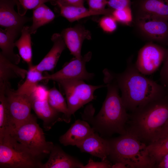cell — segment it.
<instances>
[{"label":"cell","instance_id":"6da1fadb","mask_svg":"<svg viewBox=\"0 0 168 168\" xmlns=\"http://www.w3.org/2000/svg\"><path fill=\"white\" fill-rule=\"evenodd\" d=\"M103 73L107 93L101 109L94 116L95 108L92 104L88 105L82 113V118L89 122L95 132L102 136H110L115 133L125 134L129 114L119 94V90L113 72L105 68Z\"/></svg>","mask_w":168,"mask_h":168},{"label":"cell","instance_id":"7a4b0ae2","mask_svg":"<svg viewBox=\"0 0 168 168\" xmlns=\"http://www.w3.org/2000/svg\"><path fill=\"white\" fill-rule=\"evenodd\" d=\"M127 124H129L127 132L143 142H149V144L166 135L168 133V93L132 112Z\"/></svg>","mask_w":168,"mask_h":168},{"label":"cell","instance_id":"3957f363","mask_svg":"<svg viewBox=\"0 0 168 168\" xmlns=\"http://www.w3.org/2000/svg\"><path fill=\"white\" fill-rule=\"evenodd\" d=\"M113 75L124 105L127 110L131 112L167 93L166 87L145 76L131 61L128 62L123 72H113Z\"/></svg>","mask_w":168,"mask_h":168},{"label":"cell","instance_id":"277c9868","mask_svg":"<svg viewBox=\"0 0 168 168\" xmlns=\"http://www.w3.org/2000/svg\"><path fill=\"white\" fill-rule=\"evenodd\" d=\"M108 140L110 149L108 157L114 163H122L128 168L155 167L149 155L147 145L135 136L127 132Z\"/></svg>","mask_w":168,"mask_h":168},{"label":"cell","instance_id":"5b68a950","mask_svg":"<svg viewBox=\"0 0 168 168\" xmlns=\"http://www.w3.org/2000/svg\"><path fill=\"white\" fill-rule=\"evenodd\" d=\"M41 161L10 135L0 138V168H41Z\"/></svg>","mask_w":168,"mask_h":168},{"label":"cell","instance_id":"8992f818","mask_svg":"<svg viewBox=\"0 0 168 168\" xmlns=\"http://www.w3.org/2000/svg\"><path fill=\"white\" fill-rule=\"evenodd\" d=\"M10 135L40 160L49 155L54 145L47 141L43 129L32 114L27 121L14 128Z\"/></svg>","mask_w":168,"mask_h":168},{"label":"cell","instance_id":"52a82bcc","mask_svg":"<svg viewBox=\"0 0 168 168\" xmlns=\"http://www.w3.org/2000/svg\"><path fill=\"white\" fill-rule=\"evenodd\" d=\"M66 96L68 113L65 122L69 123L71 116L85 104L94 100L95 91L105 85H92L83 80H71L58 82Z\"/></svg>","mask_w":168,"mask_h":168},{"label":"cell","instance_id":"ba28073f","mask_svg":"<svg viewBox=\"0 0 168 168\" xmlns=\"http://www.w3.org/2000/svg\"><path fill=\"white\" fill-rule=\"evenodd\" d=\"M5 83V94L7 108L15 128L32 116L31 110L32 99L30 96L16 94L11 88L9 82Z\"/></svg>","mask_w":168,"mask_h":168},{"label":"cell","instance_id":"9c48e42d","mask_svg":"<svg viewBox=\"0 0 168 168\" xmlns=\"http://www.w3.org/2000/svg\"><path fill=\"white\" fill-rule=\"evenodd\" d=\"M91 57V52H89L80 59L74 57L59 71L51 74L44 76L43 80H52L57 82L71 80H90L95 75L86 70V65Z\"/></svg>","mask_w":168,"mask_h":168},{"label":"cell","instance_id":"30bf717a","mask_svg":"<svg viewBox=\"0 0 168 168\" xmlns=\"http://www.w3.org/2000/svg\"><path fill=\"white\" fill-rule=\"evenodd\" d=\"M167 49L152 43L143 46L138 52L135 65L144 75L151 74L156 72L164 62Z\"/></svg>","mask_w":168,"mask_h":168},{"label":"cell","instance_id":"8fae6325","mask_svg":"<svg viewBox=\"0 0 168 168\" xmlns=\"http://www.w3.org/2000/svg\"><path fill=\"white\" fill-rule=\"evenodd\" d=\"M136 26L147 38L161 43L168 42V21L155 17L136 18Z\"/></svg>","mask_w":168,"mask_h":168},{"label":"cell","instance_id":"7c38bea8","mask_svg":"<svg viewBox=\"0 0 168 168\" xmlns=\"http://www.w3.org/2000/svg\"><path fill=\"white\" fill-rule=\"evenodd\" d=\"M136 18L152 17L168 21V0H135Z\"/></svg>","mask_w":168,"mask_h":168},{"label":"cell","instance_id":"4fadbf2b","mask_svg":"<svg viewBox=\"0 0 168 168\" xmlns=\"http://www.w3.org/2000/svg\"><path fill=\"white\" fill-rule=\"evenodd\" d=\"M61 35L71 54L76 58H81L82 43L85 40L91 39L90 32L79 24L63 29Z\"/></svg>","mask_w":168,"mask_h":168},{"label":"cell","instance_id":"5bb4252c","mask_svg":"<svg viewBox=\"0 0 168 168\" xmlns=\"http://www.w3.org/2000/svg\"><path fill=\"white\" fill-rule=\"evenodd\" d=\"M15 3L12 0H0V26L21 31L25 24L32 18L20 15L14 9Z\"/></svg>","mask_w":168,"mask_h":168},{"label":"cell","instance_id":"9a60e30c","mask_svg":"<svg viewBox=\"0 0 168 168\" xmlns=\"http://www.w3.org/2000/svg\"><path fill=\"white\" fill-rule=\"evenodd\" d=\"M95 132L87 121L77 119L59 137V141L64 146H77Z\"/></svg>","mask_w":168,"mask_h":168},{"label":"cell","instance_id":"2e32d148","mask_svg":"<svg viewBox=\"0 0 168 168\" xmlns=\"http://www.w3.org/2000/svg\"><path fill=\"white\" fill-rule=\"evenodd\" d=\"M51 40L53 43V45L50 50L38 64L33 65L35 69L42 72L44 71H51L54 69L66 47L60 34H53Z\"/></svg>","mask_w":168,"mask_h":168},{"label":"cell","instance_id":"e0dca14e","mask_svg":"<svg viewBox=\"0 0 168 168\" xmlns=\"http://www.w3.org/2000/svg\"><path fill=\"white\" fill-rule=\"evenodd\" d=\"M32 108L43 122V127L45 131L51 129L57 122L63 121V114L53 108L47 100L33 99Z\"/></svg>","mask_w":168,"mask_h":168},{"label":"cell","instance_id":"ac0fdd59","mask_svg":"<svg viewBox=\"0 0 168 168\" xmlns=\"http://www.w3.org/2000/svg\"><path fill=\"white\" fill-rule=\"evenodd\" d=\"M84 165L76 158L65 152L59 146L54 145L48 161L41 168H82Z\"/></svg>","mask_w":168,"mask_h":168},{"label":"cell","instance_id":"d6986e66","mask_svg":"<svg viewBox=\"0 0 168 168\" xmlns=\"http://www.w3.org/2000/svg\"><path fill=\"white\" fill-rule=\"evenodd\" d=\"M81 151L101 158L107 159L110 152L108 139L100 136L95 132L76 146Z\"/></svg>","mask_w":168,"mask_h":168},{"label":"cell","instance_id":"ffe728a7","mask_svg":"<svg viewBox=\"0 0 168 168\" xmlns=\"http://www.w3.org/2000/svg\"><path fill=\"white\" fill-rule=\"evenodd\" d=\"M21 31L13 28L0 29V48L2 54L14 63L17 64L21 58L15 54L14 48L15 40Z\"/></svg>","mask_w":168,"mask_h":168},{"label":"cell","instance_id":"44dd1931","mask_svg":"<svg viewBox=\"0 0 168 168\" xmlns=\"http://www.w3.org/2000/svg\"><path fill=\"white\" fill-rule=\"evenodd\" d=\"M58 7L60 8L61 15L70 22L91 16L111 15L113 10L110 8L96 11L87 9L84 7L62 6H58Z\"/></svg>","mask_w":168,"mask_h":168},{"label":"cell","instance_id":"7402d4cb","mask_svg":"<svg viewBox=\"0 0 168 168\" xmlns=\"http://www.w3.org/2000/svg\"><path fill=\"white\" fill-rule=\"evenodd\" d=\"M5 83L0 82V138L10 135L15 128L8 110L5 94Z\"/></svg>","mask_w":168,"mask_h":168},{"label":"cell","instance_id":"603a6c76","mask_svg":"<svg viewBox=\"0 0 168 168\" xmlns=\"http://www.w3.org/2000/svg\"><path fill=\"white\" fill-rule=\"evenodd\" d=\"M9 60L0 53V82H8L16 78L24 79L28 72Z\"/></svg>","mask_w":168,"mask_h":168},{"label":"cell","instance_id":"cb8c5ba5","mask_svg":"<svg viewBox=\"0 0 168 168\" xmlns=\"http://www.w3.org/2000/svg\"><path fill=\"white\" fill-rule=\"evenodd\" d=\"M55 17L54 12L44 3L33 10L32 24L29 27L31 34L35 33L39 28L51 22Z\"/></svg>","mask_w":168,"mask_h":168},{"label":"cell","instance_id":"d4e9b609","mask_svg":"<svg viewBox=\"0 0 168 168\" xmlns=\"http://www.w3.org/2000/svg\"><path fill=\"white\" fill-rule=\"evenodd\" d=\"M29 27L28 26H23L21 31L20 38L15 42V46L17 48L20 57L27 64L29 67L33 65L31 34Z\"/></svg>","mask_w":168,"mask_h":168},{"label":"cell","instance_id":"484cf974","mask_svg":"<svg viewBox=\"0 0 168 168\" xmlns=\"http://www.w3.org/2000/svg\"><path fill=\"white\" fill-rule=\"evenodd\" d=\"M43 76L42 72L35 69L33 65L29 67L25 81L17 90H14L15 92L17 94L30 96L39 82L43 80Z\"/></svg>","mask_w":168,"mask_h":168},{"label":"cell","instance_id":"4316f807","mask_svg":"<svg viewBox=\"0 0 168 168\" xmlns=\"http://www.w3.org/2000/svg\"><path fill=\"white\" fill-rule=\"evenodd\" d=\"M47 100L53 108L63 114L62 120L64 122L68 113L67 103L62 94L55 86L49 90Z\"/></svg>","mask_w":168,"mask_h":168},{"label":"cell","instance_id":"83f0119b","mask_svg":"<svg viewBox=\"0 0 168 168\" xmlns=\"http://www.w3.org/2000/svg\"><path fill=\"white\" fill-rule=\"evenodd\" d=\"M147 149L155 167L162 157L168 153V133L158 140L148 145Z\"/></svg>","mask_w":168,"mask_h":168},{"label":"cell","instance_id":"f1b7e54d","mask_svg":"<svg viewBox=\"0 0 168 168\" xmlns=\"http://www.w3.org/2000/svg\"><path fill=\"white\" fill-rule=\"evenodd\" d=\"M111 15L117 22L126 25H129L133 20V16L131 7L113 10Z\"/></svg>","mask_w":168,"mask_h":168},{"label":"cell","instance_id":"f546056e","mask_svg":"<svg viewBox=\"0 0 168 168\" xmlns=\"http://www.w3.org/2000/svg\"><path fill=\"white\" fill-rule=\"evenodd\" d=\"M117 21L111 15H105L99 21V25L105 32L111 33L117 28Z\"/></svg>","mask_w":168,"mask_h":168},{"label":"cell","instance_id":"4dcf8cb0","mask_svg":"<svg viewBox=\"0 0 168 168\" xmlns=\"http://www.w3.org/2000/svg\"><path fill=\"white\" fill-rule=\"evenodd\" d=\"M22 7L26 10H34L41 4L50 2L52 3L51 0H19Z\"/></svg>","mask_w":168,"mask_h":168},{"label":"cell","instance_id":"1f68e13d","mask_svg":"<svg viewBox=\"0 0 168 168\" xmlns=\"http://www.w3.org/2000/svg\"><path fill=\"white\" fill-rule=\"evenodd\" d=\"M166 58L160 72V81L161 84L168 88V49Z\"/></svg>","mask_w":168,"mask_h":168},{"label":"cell","instance_id":"d6a6232c","mask_svg":"<svg viewBox=\"0 0 168 168\" xmlns=\"http://www.w3.org/2000/svg\"><path fill=\"white\" fill-rule=\"evenodd\" d=\"M130 0H108L107 5L111 9H121L128 7H131Z\"/></svg>","mask_w":168,"mask_h":168},{"label":"cell","instance_id":"836d02e7","mask_svg":"<svg viewBox=\"0 0 168 168\" xmlns=\"http://www.w3.org/2000/svg\"><path fill=\"white\" fill-rule=\"evenodd\" d=\"M112 165L107 159L102 160L100 162L95 161L90 159L82 168H111Z\"/></svg>","mask_w":168,"mask_h":168},{"label":"cell","instance_id":"e575fe53","mask_svg":"<svg viewBox=\"0 0 168 168\" xmlns=\"http://www.w3.org/2000/svg\"><path fill=\"white\" fill-rule=\"evenodd\" d=\"M108 1V0H87L89 9L96 11L105 10Z\"/></svg>","mask_w":168,"mask_h":168},{"label":"cell","instance_id":"d590c367","mask_svg":"<svg viewBox=\"0 0 168 168\" xmlns=\"http://www.w3.org/2000/svg\"><path fill=\"white\" fill-rule=\"evenodd\" d=\"M48 92L49 90L45 86L38 85L30 96L33 99H47Z\"/></svg>","mask_w":168,"mask_h":168},{"label":"cell","instance_id":"8d00e7d4","mask_svg":"<svg viewBox=\"0 0 168 168\" xmlns=\"http://www.w3.org/2000/svg\"><path fill=\"white\" fill-rule=\"evenodd\" d=\"M84 0H56L58 6L84 7Z\"/></svg>","mask_w":168,"mask_h":168},{"label":"cell","instance_id":"74e56055","mask_svg":"<svg viewBox=\"0 0 168 168\" xmlns=\"http://www.w3.org/2000/svg\"><path fill=\"white\" fill-rule=\"evenodd\" d=\"M156 166L159 168H168V153L162 157Z\"/></svg>","mask_w":168,"mask_h":168},{"label":"cell","instance_id":"f35d334b","mask_svg":"<svg viewBox=\"0 0 168 168\" xmlns=\"http://www.w3.org/2000/svg\"><path fill=\"white\" fill-rule=\"evenodd\" d=\"M16 3L17 8L18 12L22 16H24L27 10H26L20 3L19 0H12Z\"/></svg>","mask_w":168,"mask_h":168},{"label":"cell","instance_id":"ab89813d","mask_svg":"<svg viewBox=\"0 0 168 168\" xmlns=\"http://www.w3.org/2000/svg\"><path fill=\"white\" fill-rule=\"evenodd\" d=\"M112 168H126L128 167L124 164L120 163L117 162L112 165Z\"/></svg>","mask_w":168,"mask_h":168},{"label":"cell","instance_id":"60d3db41","mask_svg":"<svg viewBox=\"0 0 168 168\" xmlns=\"http://www.w3.org/2000/svg\"><path fill=\"white\" fill-rule=\"evenodd\" d=\"M51 0L52 2V4H53V5L56 4V0Z\"/></svg>","mask_w":168,"mask_h":168},{"label":"cell","instance_id":"b9f144b4","mask_svg":"<svg viewBox=\"0 0 168 168\" xmlns=\"http://www.w3.org/2000/svg\"><path fill=\"white\" fill-rule=\"evenodd\" d=\"M167 92L168 94V88H167Z\"/></svg>","mask_w":168,"mask_h":168},{"label":"cell","instance_id":"7bdbcfd3","mask_svg":"<svg viewBox=\"0 0 168 168\" xmlns=\"http://www.w3.org/2000/svg\"><path fill=\"white\" fill-rule=\"evenodd\" d=\"M168 133H167V134H168Z\"/></svg>","mask_w":168,"mask_h":168}]
</instances>
